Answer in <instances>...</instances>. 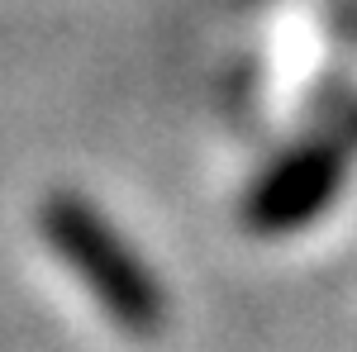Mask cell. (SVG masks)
<instances>
[{
    "instance_id": "1",
    "label": "cell",
    "mask_w": 357,
    "mask_h": 352,
    "mask_svg": "<svg viewBox=\"0 0 357 352\" xmlns=\"http://www.w3.org/2000/svg\"><path fill=\"white\" fill-rule=\"evenodd\" d=\"M38 234L62 267L82 281L91 300L134 338H153L167 319V296L153 267L86 195L53 190L38 210Z\"/></svg>"
},
{
    "instance_id": "2",
    "label": "cell",
    "mask_w": 357,
    "mask_h": 352,
    "mask_svg": "<svg viewBox=\"0 0 357 352\" xmlns=\"http://www.w3.org/2000/svg\"><path fill=\"white\" fill-rule=\"evenodd\" d=\"M348 158L338 143H301L281 153L243 195V224L262 238L301 234L329 210L343 190Z\"/></svg>"
}]
</instances>
